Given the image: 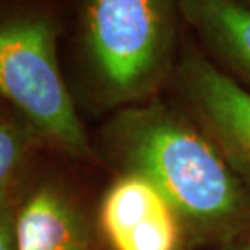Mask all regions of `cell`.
Wrapping results in <instances>:
<instances>
[{
  "mask_svg": "<svg viewBox=\"0 0 250 250\" xmlns=\"http://www.w3.org/2000/svg\"><path fill=\"white\" fill-rule=\"evenodd\" d=\"M183 92L197 115L250 173V92L199 55L179 66Z\"/></svg>",
  "mask_w": 250,
  "mask_h": 250,
  "instance_id": "5b68a950",
  "label": "cell"
},
{
  "mask_svg": "<svg viewBox=\"0 0 250 250\" xmlns=\"http://www.w3.org/2000/svg\"><path fill=\"white\" fill-rule=\"evenodd\" d=\"M2 115H3V113H2V110H0V116H2Z\"/></svg>",
  "mask_w": 250,
  "mask_h": 250,
  "instance_id": "8fae6325",
  "label": "cell"
},
{
  "mask_svg": "<svg viewBox=\"0 0 250 250\" xmlns=\"http://www.w3.org/2000/svg\"><path fill=\"white\" fill-rule=\"evenodd\" d=\"M115 132L136 173L165 195L174 211L218 221L242 208L244 194L216 148L163 105L126 110Z\"/></svg>",
  "mask_w": 250,
  "mask_h": 250,
  "instance_id": "3957f363",
  "label": "cell"
},
{
  "mask_svg": "<svg viewBox=\"0 0 250 250\" xmlns=\"http://www.w3.org/2000/svg\"><path fill=\"white\" fill-rule=\"evenodd\" d=\"M15 221L12 208L5 204L0 208V250H17L15 239Z\"/></svg>",
  "mask_w": 250,
  "mask_h": 250,
  "instance_id": "9c48e42d",
  "label": "cell"
},
{
  "mask_svg": "<svg viewBox=\"0 0 250 250\" xmlns=\"http://www.w3.org/2000/svg\"><path fill=\"white\" fill-rule=\"evenodd\" d=\"M246 250H250V247H247V249H246Z\"/></svg>",
  "mask_w": 250,
  "mask_h": 250,
  "instance_id": "7c38bea8",
  "label": "cell"
},
{
  "mask_svg": "<svg viewBox=\"0 0 250 250\" xmlns=\"http://www.w3.org/2000/svg\"><path fill=\"white\" fill-rule=\"evenodd\" d=\"M181 17L250 83V8L236 0H179Z\"/></svg>",
  "mask_w": 250,
  "mask_h": 250,
  "instance_id": "8992f818",
  "label": "cell"
},
{
  "mask_svg": "<svg viewBox=\"0 0 250 250\" xmlns=\"http://www.w3.org/2000/svg\"><path fill=\"white\" fill-rule=\"evenodd\" d=\"M17 250H86V234L74 210L52 189H41L15 221Z\"/></svg>",
  "mask_w": 250,
  "mask_h": 250,
  "instance_id": "52a82bcc",
  "label": "cell"
},
{
  "mask_svg": "<svg viewBox=\"0 0 250 250\" xmlns=\"http://www.w3.org/2000/svg\"><path fill=\"white\" fill-rule=\"evenodd\" d=\"M31 129L34 127L18 111L0 116V208L7 204L10 184L28 146Z\"/></svg>",
  "mask_w": 250,
  "mask_h": 250,
  "instance_id": "ba28073f",
  "label": "cell"
},
{
  "mask_svg": "<svg viewBox=\"0 0 250 250\" xmlns=\"http://www.w3.org/2000/svg\"><path fill=\"white\" fill-rule=\"evenodd\" d=\"M70 0H0V100L76 155L89 144L58 62Z\"/></svg>",
  "mask_w": 250,
  "mask_h": 250,
  "instance_id": "7a4b0ae2",
  "label": "cell"
},
{
  "mask_svg": "<svg viewBox=\"0 0 250 250\" xmlns=\"http://www.w3.org/2000/svg\"><path fill=\"white\" fill-rule=\"evenodd\" d=\"M236 2L242 3V5H246V7H249V8H250V0H236Z\"/></svg>",
  "mask_w": 250,
  "mask_h": 250,
  "instance_id": "30bf717a",
  "label": "cell"
},
{
  "mask_svg": "<svg viewBox=\"0 0 250 250\" xmlns=\"http://www.w3.org/2000/svg\"><path fill=\"white\" fill-rule=\"evenodd\" d=\"M102 225L115 250H176L174 208L142 174L132 171L108 189Z\"/></svg>",
  "mask_w": 250,
  "mask_h": 250,
  "instance_id": "277c9868",
  "label": "cell"
},
{
  "mask_svg": "<svg viewBox=\"0 0 250 250\" xmlns=\"http://www.w3.org/2000/svg\"><path fill=\"white\" fill-rule=\"evenodd\" d=\"M74 36L94 97L141 99L171 66L179 0H70Z\"/></svg>",
  "mask_w": 250,
  "mask_h": 250,
  "instance_id": "6da1fadb",
  "label": "cell"
}]
</instances>
